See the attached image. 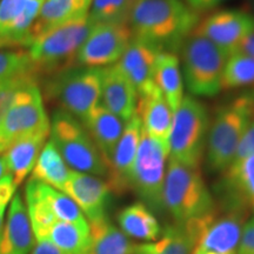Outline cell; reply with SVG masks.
<instances>
[{
    "mask_svg": "<svg viewBox=\"0 0 254 254\" xmlns=\"http://www.w3.org/2000/svg\"><path fill=\"white\" fill-rule=\"evenodd\" d=\"M251 155H254V117L251 120L249 126H247L246 131L244 132L243 136H241L239 145L237 147L236 155H234L233 163L241 160V159L251 157Z\"/></svg>",
    "mask_w": 254,
    "mask_h": 254,
    "instance_id": "cell-35",
    "label": "cell"
},
{
    "mask_svg": "<svg viewBox=\"0 0 254 254\" xmlns=\"http://www.w3.org/2000/svg\"><path fill=\"white\" fill-rule=\"evenodd\" d=\"M69 173L71 170L64 161L53 142L51 140L46 141L34 165L31 178L63 192Z\"/></svg>",
    "mask_w": 254,
    "mask_h": 254,
    "instance_id": "cell-30",
    "label": "cell"
},
{
    "mask_svg": "<svg viewBox=\"0 0 254 254\" xmlns=\"http://www.w3.org/2000/svg\"><path fill=\"white\" fill-rule=\"evenodd\" d=\"M7 174H9L7 164H6L4 155L0 154V179H2V178H4L5 176H7Z\"/></svg>",
    "mask_w": 254,
    "mask_h": 254,
    "instance_id": "cell-41",
    "label": "cell"
},
{
    "mask_svg": "<svg viewBox=\"0 0 254 254\" xmlns=\"http://www.w3.org/2000/svg\"><path fill=\"white\" fill-rule=\"evenodd\" d=\"M135 0H92L88 19L93 25L128 23Z\"/></svg>",
    "mask_w": 254,
    "mask_h": 254,
    "instance_id": "cell-32",
    "label": "cell"
},
{
    "mask_svg": "<svg viewBox=\"0 0 254 254\" xmlns=\"http://www.w3.org/2000/svg\"><path fill=\"white\" fill-rule=\"evenodd\" d=\"M91 4L92 0H45L32 27L30 45L47 31L86 17Z\"/></svg>",
    "mask_w": 254,
    "mask_h": 254,
    "instance_id": "cell-23",
    "label": "cell"
},
{
    "mask_svg": "<svg viewBox=\"0 0 254 254\" xmlns=\"http://www.w3.org/2000/svg\"><path fill=\"white\" fill-rule=\"evenodd\" d=\"M119 228L128 238L153 243L160 238L163 230L153 211L142 202L126 206L117 217Z\"/></svg>",
    "mask_w": 254,
    "mask_h": 254,
    "instance_id": "cell-25",
    "label": "cell"
},
{
    "mask_svg": "<svg viewBox=\"0 0 254 254\" xmlns=\"http://www.w3.org/2000/svg\"><path fill=\"white\" fill-rule=\"evenodd\" d=\"M163 52L160 47L148 41L139 39L133 36L125 53L118 63L117 67L126 75L138 92V97L150 92L155 87L153 81L154 66L158 56Z\"/></svg>",
    "mask_w": 254,
    "mask_h": 254,
    "instance_id": "cell-17",
    "label": "cell"
},
{
    "mask_svg": "<svg viewBox=\"0 0 254 254\" xmlns=\"http://www.w3.org/2000/svg\"><path fill=\"white\" fill-rule=\"evenodd\" d=\"M5 207H0V237H1L2 228H4V218H5Z\"/></svg>",
    "mask_w": 254,
    "mask_h": 254,
    "instance_id": "cell-42",
    "label": "cell"
},
{
    "mask_svg": "<svg viewBox=\"0 0 254 254\" xmlns=\"http://www.w3.org/2000/svg\"><path fill=\"white\" fill-rule=\"evenodd\" d=\"M199 21L184 0H135L128 25L135 38L165 51L185 41Z\"/></svg>",
    "mask_w": 254,
    "mask_h": 254,
    "instance_id": "cell-2",
    "label": "cell"
},
{
    "mask_svg": "<svg viewBox=\"0 0 254 254\" xmlns=\"http://www.w3.org/2000/svg\"><path fill=\"white\" fill-rule=\"evenodd\" d=\"M104 68L75 67L57 73L50 79L46 93L62 110L82 123L100 103Z\"/></svg>",
    "mask_w": 254,
    "mask_h": 254,
    "instance_id": "cell-8",
    "label": "cell"
},
{
    "mask_svg": "<svg viewBox=\"0 0 254 254\" xmlns=\"http://www.w3.org/2000/svg\"><path fill=\"white\" fill-rule=\"evenodd\" d=\"M199 236L182 225L173 224L163 230L160 238L153 243L138 245L140 254H192Z\"/></svg>",
    "mask_w": 254,
    "mask_h": 254,
    "instance_id": "cell-28",
    "label": "cell"
},
{
    "mask_svg": "<svg viewBox=\"0 0 254 254\" xmlns=\"http://www.w3.org/2000/svg\"><path fill=\"white\" fill-rule=\"evenodd\" d=\"M32 79H38L33 73H25L17 77L0 81V122H1L7 110L11 106L15 93L23 85Z\"/></svg>",
    "mask_w": 254,
    "mask_h": 254,
    "instance_id": "cell-34",
    "label": "cell"
},
{
    "mask_svg": "<svg viewBox=\"0 0 254 254\" xmlns=\"http://www.w3.org/2000/svg\"><path fill=\"white\" fill-rule=\"evenodd\" d=\"M215 190L225 212H254V155L232 163Z\"/></svg>",
    "mask_w": 254,
    "mask_h": 254,
    "instance_id": "cell-13",
    "label": "cell"
},
{
    "mask_svg": "<svg viewBox=\"0 0 254 254\" xmlns=\"http://www.w3.org/2000/svg\"><path fill=\"white\" fill-rule=\"evenodd\" d=\"M209 118L205 105L185 95L173 113L168 146L170 158L185 166L199 168L205 154Z\"/></svg>",
    "mask_w": 254,
    "mask_h": 254,
    "instance_id": "cell-6",
    "label": "cell"
},
{
    "mask_svg": "<svg viewBox=\"0 0 254 254\" xmlns=\"http://www.w3.org/2000/svg\"><path fill=\"white\" fill-rule=\"evenodd\" d=\"M17 187L11 174H7L2 179H0V207H7L9 201H12L15 195Z\"/></svg>",
    "mask_w": 254,
    "mask_h": 254,
    "instance_id": "cell-37",
    "label": "cell"
},
{
    "mask_svg": "<svg viewBox=\"0 0 254 254\" xmlns=\"http://www.w3.org/2000/svg\"><path fill=\"white\" fill-rule=\"evenodd\" d=\"M132 39L133 32L128 23L93 25L78 52L77 66L104 68L114 65L125 53Z\"/></svg>",
    "mask_w": 254,
    "mask_h": 254,
    "instance_id": "cell-11",
    "label": "cell"
},
{
    "mask_svg": "<svg viewBox=\"0 0 254 254\" xmlns=\"http://www.w3.org/2000/svg\"><path fill=\"white\" fill-rule=\"evenodd\" d=\"M192 33L206 38L231 56L254 34V17L239 9H224L199 21Z\"/></svg>",
    "mask_w": 254,
    "mask_h": 254,
    "instance_id": "cell-12",
    "label": "cell"
},
{
    "mask_svg": "<svg viewBox=\"0 0 254 254\" xmlns=\"http://www.w3.org/2000/svg\"><path fill=\"white\" fill-rule=\"evenodd\" d=\"M31 254H63L50 240H36Z\"/></svg>",
    "mask_w": 254,
    "mask_h": 254,
    "instance_id": "cell-39",
    "label": "cell"
},
{
    "mask_svg": "<svg viewBox=\"0 0 254 254\" xmlns=\"http://www.w3.org/2000/svg\"><path fill=\"white\" fill-rule=\"evenodd\" d=\"M142 134V124L138 114L126 123L122 138L114 148L107 166V184L112 192L123 194L131 189V176Z\"/></svg>",
    "mask_w": 254,
    "mask_h": 254,
    "instance_id": "cell-16",
    "label": "cell"
},
{
    "mask_svg": "<svg viewBox=\"0 0 254 254\" xmlns=\"http://www.w3.org/2000/svg\"><path fill=\"white\" fill-rule=\"evenodd\" d=\"M228 55L206 38L190 33L184 41L183 68L187 90L198 97L221 91V77Z\"/></svg>",
    "mask_w": 254,
    "mask_h": 254,
    "instance_id": "cell-7",
    "label": "cell"
},
{
    "mask_svg": "<svg viewBox=\"0 0 254 254\" xmlns=\"http://www.w3.org/2000/svg\"><path fill=\"white\" fill-rule=\"evenodd\" d=\"M100 104L125 123L135 114L138 92L116 64L104 67Z\"/></svg>",
    "mask_w": 254,
    "mask_h": 254,
    "instance_id": "cell-19",
    "label": "cell"
},
{
    "mask_svg": "<svg viewBox=\"0 0 254 254\" xmlns=\"http://www.w3.org/2000/svg\"><path fill=\"white\" fill-rule=\"evenodd\" d=\"M254 88V58L243 52L228 56L221 77V90Z\"/></svg>",
    "mask_w": 254,
    "mask_h": 254,
    "instance_id": "cell-31",
    "label": "cell"
},
{
    "mask_svg": "<svg viewBox=\"0 0 254 254\" xmlns=\"http://www.w3.org/2000/svg\"><path fill=\"white\" fill-rule=\"evenodd\" d=\"M254 117V88L228 101L209 124L206 164L211 172L226 171L233 163L237 147Z\"/></svg>",
    "mask_w": 254,
    "mask_h": 254,
    "instance_id": "cell-3",
    "label": "cell"
},
{
    "mask_svg": "<svg viewBox=\"0 0 254 254\" xmlns=\"http://www.w3.org/2000/svg\"><path fill=\"white\" fill-rule=\"evenodd\" d=\"M246 217L239 212L218 215L199 238L192 254H238Z\"/></svg>",
    "mask_w": 254,
    "mask_h": 254,
    "instance_id": "cell-18",
    "label": "cell"
},
{
    "mask_svg": "<svg viewBox=\"0 0 254 254\" xmlns=\"http://www.w3.org/2000/svg\"><path fill=\"white\" fill-rule=\"evenodd\" d=\"M82 125L87 129L92 140L103 155L106 166H109L114 148L125 129L126 123L99 103L88 113Z\"/></svg>",
    "mask_w": 254,
    "mask_h": 254,
    "instance_id": "cell-21",
    "label": "cell"
},
{
    "mask_svg": "<svg viewBox=\"0 0 254 254\" xmlns=\"http://www.w3.org/2000/svg\"><path fill=\"white\" fill-rule=\"evenodd\" d=\"M184 1L192 11L199 14L200 12H206L217 7V6L221 5L222 2L227 1V0H184Z\"/></svg>",
    "mask_w": 254,
    "mask_h": 254,
    "instance_id": "cell-38",
    "label": "cell"
},
{
    "mask_svg": "<svg viewBox=\"0 0 254 254\" xmlns=\"http://www.w3.org/2000/svg\"><path fill=\"white\" fill-rule=\"evenodd\" d=\"M49 136L50 129L27 135L15 141L2 153L7 164L8 172L17 186L20 185L28 174L32 173Z\"/></svg>",
    "mask_w": 254,
    "mask_h": 254,
    "instance_id": "cell-24",
    "label": "cell"
},
{
    "mask_svg": "<svg viewBox=\"0 0 254 254\" xmlns=\"http://www.w3.org/2000/svg\"><path fill=\"white\" fill-rule=\"evenodd\" d=\"M50 240L63 254H92L90 226L57 221L47 232Z\"/></svg>",
    "mask_w": 254,
    "mask_h": 254,
    "instance_id": "cell-29",
    "label": "cell"
},
{
    "mask_svg": "<svg viewBox=\"0 0 254 254\" xmlns=\"http://www.w3.org/2000/svg\"><path fill=\"white\" fill-rule=\"evenodd\" d=\"M50 126L38 79H32L19 88L0 122V154L21 138L49 131Z\"/></svg>",
    "mask_w": 254,
    "mask_h": 254,
    "instance_id": "cell-10",
    "label": "cell"
},
{
    "mask_svg": "<svg viewBox=\"0 0 254 254\" xmlns=\"http://www.w3.org/2000/svg\"><path fill=\"white\" fill-rule=\"evenodd\" d=\"M238 254H254V215L244 224Z\"/></svg>",
    "mask_w": 254,
    "mask_h": 254,
    "instance_id": "cell-36",
    "label": "cell"
},
{
    "mask_svg": "<svg viewBox=\"0 0 254 254\" xmlns=\"http://www.w3.org/2000/svg\"><path fill=\"white\" fill-rule=\"evenodd\" d=\"M25 73H33L27 52L0 51V81L7 80Z\"/></svg>",
    "mask_w": 254,
    "mask_h": 254,
    "instance_id": "cell-33",
    "label": "cell"
},
{
    "mask_svg": "<svg viewBox=\"0 0 254 254\" xmlns=\"http://www.w3.org/2000/svg\"><path fill=\"white\" fill-rule=\"evenodd\" d=\"M135 113L141 120L146 134L157 140L168 142L173 111L157 86L138 97Z\"/></svg>",
    "mask_w": 254,
    "mask_h": 254,
    "instance_id": "cell-22",
    "label": "cell"
},
{
    "mask_svg": "<svg viewBox=\"0 0 254 254\" xmlns=\"http://www.w3.org/2000/svg\"><path fill=\"white\" fill-rule=\"evenodd\" d=\"M87 15L52 28L32 41L27 55L37 77L55 75L77 66L79 50L93 27Z\"/></svg>",
    "mask_w": 254,
    "mask_h": 254,
    "instance_id": "cell-4",
    "label": "cell"
},
{
    "mask_svg": "<svg viewBox=\"0 0 254 254\" xmlns=\"http://www.w3.org/2000/svg\"><path fill=\"white\" fill-rule=\"evenodd\" d=\"M92 254H136L138 245L109 219L91 222Z\"/></svg>",
    "mask_w": 254,
    "mask_h": 254,
    "instance_id": "cell-27",
    "label": "cell"
},
{
    "mask_svg": "<svg viewBox=\"0 0 254 254\" xmlns=\"http://www.w3.org/2000/svg\"><path fill=\"white\" fill-rule=\"evenodd\" d=\"M164 207L174 224L201 236L219 211L199 168L185 166L168 158L164 183Z\"/></svg>",
    "mask_w": 254,
    "mask_h": 254,
    "instance_id": "cell-1",
    "label": "cell"
},
{
    "mask_svg": "<svg viewBox=\"0 0 254 254\" xmlns=\"http://www.w3.org/2000/svg\"><path fill=\"white\" fill-rule=\"evenodd\" d=\"M34 240L26 205L15 193L0 237V254H31Z\"/></svg>",
    "mask_w": 254,
    "mask_h": 254,
    "instance_id": "cell-20",
    "label": "cell"
},
{
    "mask_svg": "<svg viewBox=\"0 0 254 254\" xmlns=\"http://www.w3.org/2000/svg\"><path fill=\"white\" fill-rule=\"evenodd\" d=\"M63 192L77 204L90 224L107 219L112 190L101 178L71 170Z\"/></svg>",
    "mask_w": 254,
    "mask_h": 254,
    "instance_id": "cell-15",
    "label": "cell"
},
{
    "mask_svg": "<svg viewBox=\"0 0 254 254\" xmlns=\"http://www.w3.org/2000/svg\"><path fill=\"white\" fill-rule=\"evenodd\" d=\"M238 52H243L245 53V55L254 58V34L247 38V39L241 44L240 49Z\"/></svg>",
    "mask_w": 254,
    "mask_h": 254,
    "instance_id": "cell-40",
    "label": "cell"
},
{
    "mask_svg": "<svg viewBox=\"0 0 254 254\" xmlns=\"http://www.w3.org/2000/svg\"><path fill=\"white\" fill-rule=\"evenodd\" d=\"M45 0H0V49L28 47Z\"/></svg>",
    "mask_w": 254,
    "mask_h": 254,
    "instance_id": "cell-14",
    "label": "cell"
},
{
    "mask_svg": "<svg viewBox=\"0 0 254 254\" xmlns=\"http://www.w3.org/2000/svg\"><path fill=\"white\" fill-rule=\"evenodd\" d=\"M168 158V142L152 138L142 128L140 144L132 170L131 189L141 199L142 204L158 213L165 211L163 193Z\"/></svg>",
    "mask_w": 254,
    "mask_h": 254,
    "instance_id": "cell-9",
    "label": "cell"
},
{
    "mask_svg": "<svg viewBox=\"0 0 254 254\" xmlns=\"http://www.w3.org/2000/svg\"><path fill=\"white\" fill-rule=\"evenodd\" d=\"M136 254H140V253H138V252H136Z\"/></svg>",
    "mask_w": 254,
    "mask_h": 254,
    "instance_id": "cell-43",
    "label": "cell"
},
{
    "mask_svg": "<svg viewBox=\"0 0 254 254\" xmlns=\"http://www.w3.org/2000/svg\"><path fill=\"white\" fill-rule=\"evenodd\" d=\"M50 123V140L72 171L99 178L107 176L103 155L80 120L60 109Z\"/></svg>",
    "mask_w": 254,
    "mask_h": 254,
    "instance_id": "cell-5",
    "label": "cell"
},
{
    "mask_svg": "<svg viewBox=\"0 0 254 254\" xmlns=\"http://www.w3.org/2000/svg\"><path fill=\"white\" fill-rule=\"evenodd\" d=\"M153 81L166 98L173 113L176 112L185 97L180 63L177 55L171 51H163L158 56L154 66Z\"/></svg>",
    "mask_w": 254,
    "mask_h": 254,
    "instance_id": "cell-26",
    "label": "cell"
}]
</instances>
